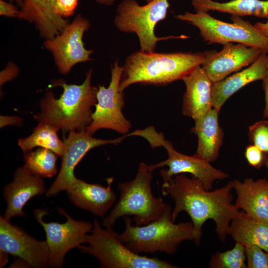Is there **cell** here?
<instances>
[{"mask_svg": "<svg viewBox=\"0 0 268 268\" xmlns=\"http://www.w3.org/2000/svg\"><path fill=\"white\" fill-rule=\"evenodd\" d=\"M123 66H120L117 60L111 68L109 86L105 87L99 85L98 87L95 110L92 113L90 124L85 129L91 135L103 129L127 134L132 128L131 123L126 118L122 112L125 105L124 92L119 90Z\"/></svg>", "mask_w": 268, "mask_h": 268, "instance_id": "obj_10", "label": "cell"}, {"mask_svg": "<svg viewBox=\"0 0 268 268\" xmlns=\"http://www.w3.org/2000/svg\"><path fill=\"white\" fill-rule=\"evenodd\" d=\"M258 48L229 43L211 54L201 65L213 83L221 81L234 72L251 65L263 53Z\"/></svg>", "mask_w": 268, "mask_h": 268, "instance_id": "obj_15", "label": "cell"}, {"mask_svg": "<svg viewBox=\"0 0 268 268\" xmlns=\"http://www.w3.org/2000/svg\"><path fill=\"white\" fill-rule=\"evenodd\" d=\"M127 134L113 139L96 138L85 130L77 132L70 131L64 139V148L62 155V164L59 174L51 187L46 191L47 197L56 195L66 191L76 178L74 174L75 167L90 149L102 145L117 144L127 137Z\"/></svg>", "mask_w": 268, "mask_h": 268, "instance_id": "obj_13", "label": "cell"}, {"mask_svg": "<svg viewBox=\"0 0 268 268\" xmlns=\"http://www.w3.org/2000/svg\"><path fill=\"white\" fill-rule=\"evenodd\" d=\"M78 0H56V13L63 18L71 16L77 5Z\"/></svg>", "mask_w": 268, "mask_h": 268, "instance_id": "obj_31", "label": "cell"}, {"mask_svg": "<svg viewBox=\"0 0 268 268\" xmlns=\"http://www.w3.org/2000/svg\"><path fill=\"white\" fill-rule=\"evenodd\" d=\"M58 209L67 218L64 223L45 222L43 217L48 212L44 209H37L33 211L35 219L46 233L49 252L48 266L51 268L62 267L67 253L85 243L86 236L91 232L93 226L89 222L73 219L61 208Z\"/></svg>", "mask_w": 268, "mask_h": 268, "instance_id": "obj_11", "label": "cell"}, {"mask_svg": "<svg viewBox=\"0 0 268 268\" xmlns=\"http://www.w3.org/2000/svg\"><path fill=\"white\" fill-rule=\"evenodd\" d=\"M23 167L33 175L40 177H52L57 172V155L43 147L24 154Z\"/></svg>", "mask_w": 268, "mask_h": 268, "instance_id": "obj_26", "label": "cell"}, {"mask_svg": "<svg viewBox=\"0 0 268 268\" xmlns=\"http://www.w3.org/2000/svg\"><path fill=\"white\" fill-rule=\"evenodd\" d=\"M268 69V53H263L246 69L213 83V108L219 111L227 99L253 81L263 80Z\"/></svg>", "mask_w": 268, "mask_h": 268, "instance_id": "obj_21", "label": "cell"}, {"mask_svg": "<svg viewBox=\"0 0 268 268\" xmlns=\"http://www.w3.org/2000/svg\"><path fill=\"white\" fill-rule=\"evenodd\" d=\"M56 0H23L18 18L35 24L41 36L51 39L68 23L55 11Z\"/></svg>", "mask_w": 268, "mask_h": 268, "instance_id": "obj_20", "label": "cell"}, {"mask_svg": "<svg viewBox=\"0 0 268 268\" xmlns=\"http://www.w3.org/2000/svg\"><path fill=\"white\" fill-rule=\"evenodd\" d=\"M131 136H141L146 139L152 148L162 146L167 151L168 157L156 164L155 169L164 166L168 169L160 171L163 182L173 176L182 173H189L200 180L207 190H212V184L216 180L227 178L228 174L210 164V162L195 156L187 155L177 151L172 144L166 139L162 133H158L151 126L144 130H137L131 133Z\"/></svg>", "mask_w": 268, "mask_h": 268, "instance_id": "obj_9", "label": "cell"}, {"mask_svg": "<svg viewBox=\"0 0 268 268\" xmlns=\"http://www.w3.org/2000/svg\"><path fill=\"white\" fill-rule=\"evenodd\" d=\"M20 10L11 3L0 0V15L7 17H18Z\"/></svg>", "mask_w": 268, "mask_h": 268, "instance_id": "obj_32", "label": "cell"}, {"mask_svg": "<svg viewBox=\"0 0 268 268\" xmlns=\"http://www.w3.org/2000/svg\"><path fill=\"white\" fill-rule=\"evenodd\" d=\"M196 11H217L232 16L252 15L268 18V0H232L220 2L212 0H192Z\"/></svg>", "mask_w": 268, "mask_h": 268, "instance_id": "obj_23", "label": "cell"}, {"mask_svg": "<svg viewBox=\"0 0 268 268\" xmlns=\"http://www.w3.org/2000/svg\"><path fill=\"white\" fill-rule=\"evenodd\" d=\"M0 251L18 257L30 267L48 266L49 248L46 241H38L20 228L0 217Z\"/></svg>", "mask_w": 268, "mask_h": 268, "instance_id": "obj_14", "label": "cell"}, {"mask_svg": "<svg viewBox=\"0 0 268 268\" xmlns=\"http://www.w3.org/2000/svg\"><path fill=\"white\" fill-rule=\"evenodd\" d=\"M254 26L260 33L268 38V21L266 22H258Z\"/></svg>", "mask_w": 268, "mask_h": 268, "instance_id": "obj_36", "label": "cell"}, {"mask_svg": "<svg viewBox=\"0 0 268 268\" xmlns=\"http://www.w3.org/2000/svg\"><path fill=\"white\" fill-rule=\"evenodd\" d=\"M22 120L15 116H0V127L7 125H19L21 123Z\"/></svg>", "mask_w": 268, "mask_h": 268, "instance_id": "obj_35", "label": "cell"}, {"mask_svg": "<svg viewBox=\"0 0 268 268\" xmlns=\"http://www.w3.org/2000/svg\"><path fill=\"white\" fill-rule=\"evenodd\" d=\"M11 2H15L17 4L21 5L22 4V2L23 1V0H10Z\"/></svg>", "mask_w": 268, "mask_h": 268, "instance_id": "obj_39", "label": "cell"}, {"mask_svg": "<svg viewBox=\"0 0 268 268\" xmlns=\"http://www.w3.org/2000/svg\"><path fill=\"white\" fill-rule=\"evenodd\" d=\"M219 111L212 108L203 116L196 119L191 131L198 137L195 156L209 162L218 157L224 133L218 122Z\"/></svg>", "mask_w": 268, "mask_h": 268, "instance_id": "obj_22", "label": "cell"}, {"mask_svg": "<svg viewBox=\"0 0 268 268\" xmlns=\"http://www.w3.org/2000/svg\"><path fill=\"white\" fill-rule=\"evenodd\" d=\"M18 73V69L17 66L12 63H9L0 72V86L5 82L14 78Z\"/></svg>", "mask_w": 268, "mask_h": 268, "instance_id": "obj_33", "label": "cell"}, {"mask_svg": "<svg viewBox=\"0 0 268 268\" xmlns=\"http://www.w3.org/2000/svg\"><path fill=\"white\" fill-rule=\"evenodd\" d=\"M232 182L237 195L235 206L247 216L268 222V180L248 178Z\"/></svg>", "mask_w": 268, "mask_h": 268, "instance_id": "obj_19", "label": "cell"}, {"mask_svg": "<svg viewBox=\"0 0 268 268\" xmlns=\"http://www.w3.org/2000/svg\"><path fill=\"white\" fill-rule=\"evenodd\" d=\"M230 235L244 247L255 245L268 253V222L254 219L245 212L230 224Z\"/></svg>", "mask_w": 268, "mask_h": 268, "instance_id": "obj_24", "label": "cell"}, {"mask_svg": "<svg viewBox=\"0 0 268 268\" xmlns=\"http://www.w3.org/2000/svg\"><path fill=\"white\" fill-rule=\"evenodd\" d=\"M124 221L125 229L117 234L118 238L139 254L160 252L172 255L182 242L195 238L192 221L175 223L172 219L171 206L159 218L146 225H133L128 216L124 217Z\"/></svg>", "mask_w": 268, "mask_h": 268, "instance_id": "obj_4", "label": "cell"}, {"mask_svg": "<svg viewBox=\"0 0 268 268\" xmlns=\"http://www.w3.org/2000/svg\"><path fill=\"white\" fill-rule=\"evenodd\" d=\"M169 6L168 0H153L144 5H139L135 0H123L117 7L114 23L120 31L137 35L140 51L155 52L160 41L188 38L184 35L163 37L155 35V27L166 18Z\"/></svg>", "mask_w": 268, "mask_h": 268, "instance_id": "obj_7", "label": "cell"}, {"mask_svg": "<svg viewBox=\"0 0 268 268\" xmlns=\"http://www.w3.org/2000/svg\"><path fill=\"white\" fill-rule=\"evenodd\" d=\"M42 177L30 173L24 167L15 171L13 181L3 189L6 208L3 217L6 220L14 216H25L23 208L32 198L45 192Z\"/></svg>", "mask_w": 268, "mask_h": 268, "instance_id": "obj_16", "label": "cell"}, {"mask_svg": "<svg viewBox=\"0 0 268 268\" xmlns=\"http://www.w3.org/2000/svg\"><path fill=\"white\" fill-rule=\"evenodd\" d=\"M197 27L204 42L225 45L237 43L261 49L268 53V38L264 36L249 21L241 17L232 16V23L217 19L207 12H185L175 16Z\"/></svg>", "mask_w": 268, "mask_h": 268, "instance_id": "obj_8", "label": "cell"}, {"mask_svg": "<svg viewBox=\"0 0 268 268\" xmlns=\"http://www.w3.org/2000/svg\"><path fill=\"white\" fill-rule=\"evenodd\" d=\"M108 180V185L105 187L76 178L66 191L69 199L75 205L104 217L116 198L111 187L113 179Z\"/></svg>", "mask_w": 268, "mask_h": 268, "instance_id": "obj_18", "label": "cell"}, {"mask_svg": "<svg viewBox=\"0 0 268 268\" xmlns=\"http://www.w3.org/2000/svg\"><path fill=\"white\" fill-rule=\"evenodd\" d=\"M262 81V87L265 96V106L263 112V117L266 118L268 117V69Z\"/></svg>", "mask_w": 268, "mask_h": 268, "instance_id": "obj_34", "label": "cell"}, {"mask_svg": "<svg viewBox=\"0 0 268 268\" xmlns=\"http://www.w3.org/2000/svg\"><path fill=\"white\" fill-rule=\"evenodd\" d=\"M154 170L151 165L140 162L133 180L119 184L120 199L110 214L104 218L105 228L112 227L117 219L129 215L134 217L135 225H146L159 218L170 206L152 194Z\"/></svg>", "mask_w": 268, "mask_h": 268, "instance_id": "obj_5", "label": "cell"}, {"mask_svg": "<svg viewBox=\"0 0 268 268\" xmlns=\"http://www.w3.org/2000/svg\"><path fill=\"white\" fill-rule=\"evenodd\" d=\"M233 189L231 181L220 189L207 190L200 180L182 173L163 182L162 194L169 195L175 201L172 211L173 221L181 211L188 214L193 224L194 242L199 244L203 225L207 220L214 221L218 239L225 242L230 235L231 222L244 213L232 203Z\"/></svg>", "mask_w": 268, "mask_h": 268, "instance_id": "obj_1", "label": "cell"}, {"mask_svg": "<svg viewBox=\"0 0 268 268\" xmlns=\"http://www.w3.org/2000/svg\"><path fill=\"white\" fill-rule=\"evenodd\" d=\"M0 268H2L5 266L8 261V257L7 253L0 251Z\"/></svg>", "mask_w": 268, "mask_h": 268, "instance_id": "obj_37", "label": "cell"}, {"mask_svg": "<svg viewBox=\"0 0 268 268\" xmlns=\"http://www.w3.org/2000/svg\"><path fill=\"white\" fill-rule=\"evenodd\" d=\"M212 51L203 52L156 53L136 51L123 66L119 86L123 92L132 84L164 86L182 79L201 66Z\"/></svg>", "mask_w": 268, "mask_h": 268, "instance_id": "obj_2", "label": "cell"}, {"mask_svg": "<svg viewBox=\"0 0 268 268\" xmlns=\"http://www.w3.org/2000/svg\"><path fill=\"white\" fill-rule=\"evenodd\" d=\"M95 1L102 5L111 6L114 3L115 0H95Z\"/></svg>", "mask_w": 268, "mask_h": 268, "instance_id": "obj_38", "label": "cell"}, {"mask_svg": "<svg viewBox=\"0 0 268 268\" xmlns=\"http://www.w3.org/2000/svg\"><path fill=\"white\" fill-rule=\"evenodd\" d=\"M186 91L183 97L182 113L194 120L213 108V82L201 66L185 76Z\"/></svg>", "mask_w": 268, "mask_h": 268, "instance_id": "obj_17", "label": "cell"}, {"mask_svg": "<svg viewBox=\"0 0 268 268\" xmlns=\"http://www.w3.org/2000/svg\"><path fill=\"white\" fill-rule=\"evenodd\" d=\"M245 156L248 164L256 169H260L264 165L266 158L268 156L267 153L252 144L246 147Z\"/></svg>", "mask_w": 268, "mask_h": 268, "instance_id": "obj_30", "label": "cell"}, {"mask_svg": "<svg viewBox=\"0 0 268 268\" xmlns=\"http://www.w3.org/2000/svg\"><path fill=\"white\" fill-rule=\"evenodd\" d=\"M85 243L87 245H81L77 248L96 258L102 268H177L157 258L141 256L133 252L119 239L112 227L102 228L96 219L91 232L86 236Z\"/></svg>", "mask_w": 268, "mask_h": 268, "instance_id": "obj_6", "label": "cell"}, {"mask_svg": "<svg viewBox=\"0 0 268 268\" xmlns=\"http://www.w3.org/2000/svg\"><path fill=\"white\" fill-rule=\"evenodd\" d=\"M59 130L53 126L44 123H39L31 134L25 138L19 139L18 144L24 154L31 151L37 146L49 149L58 156H62L64 144L59 137Z\"/></svg>", "mask_w": 268, "mask_h": 268, "instance_id": "obj_25", "label": "cell"}, {"mask_svg": "<svg viewBox=\"0 0 268 268\" xmlns=\"http://www.w3.org/2000/svg\"><path fill=\"white\" fill-rule=\"evenodd\" d=\"M245 247L236 242L234 247L224 252H217L211 257L210 268H246Z\"/></svg>", "mask_w": 268, "mask_h": 268, "instance_id": "obj_27", "label": "cell"}, {"mask_svg": "<svg viewBox=\"0 0 268 268\" xmlns=\"http://www.w3.org/2000/svg\"><path fill=\"white\" fill-rule=\"evenodd\" d=\"M152 0H146V1L147 2H150V1H152Z\"/></svg>", "mask_w": 268, "mask_h": 268, "instance_id": "obj_41", "label": "cell"}, {"mask_svg": "<svg viewBox=\"0 0 268 268\" xmlns=\"http://www.w3.org/2000/svg\"><path fill=\"white\" fill-rule=\"evenodd\" d=\"M89 27V21L79 14L61 34L45 41L44 46L52 53L61 73H68L77 63L92 60L90 56L93 51L85 49L82 40Z\"/></svg>", "mask_w": 268, "mask_h": 268, "instance_id": "obj_12", "label": "cell"}, {"mask_svg": "<svg viewBox=\"0 0 268 268\" xmlns=\"http://www.w3.org/2000/svg\"><path fill=\"white\" fill-rule=\"evenodd\" d=\"M92 72L91 69L88 71L80 85L58 81L57 84L63 88L61 97L56 99L52 92H47L40 101L41 112L34 119L59 130H85L92 120V107L97 103L98 88L91 85Z\"/></svg>", "mask_w": 268, "mask_h": 268, "instance_id": "obj_3", "label": "cell"}, {"mask_svg": "<svg viewBox=\"0 0 268 268\" xmlns=\"http://www.w3.org/2000/svg\"><path fill=\"white\" fill-rule=\"evenodd\" d=\"M264 165L266 167V168L268 170V156H267L266 158V160L264 163Z\"/></svg>", "mask_w": 268, "mask_h": 268, "instance_id": "obj_40", "label": "cell"}, {"mask_svg": "<svg viewBox=\"0 0 268 268\" xmlns=\"http://www.w3.org/2000/svg\"><path fill=\"white\" fill-rule=\"evenodd\" d=\"M247 268H268V253L252 245L245 247Z\"/></svg>", "mask_w": 268, "mask_h": 268, "instance_id": "obj_29", "label": "cell"}, {"mask_svg": "<svg viewBox=\"0 0 268 268\" xmlns=\"http://www.w3.org/2000/svg\"><path fill=\"white\" fill-rule=\"evenodd\" d=\"M248 135L252 144L268 153V121H260L250 126Z\"/></svg>", "mask_w": 268, "mask_h": 268, "instance_id": "obj_28", "label": "cell"}]
</instances>
